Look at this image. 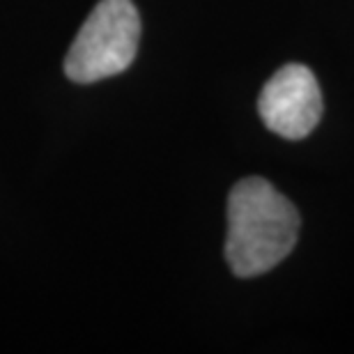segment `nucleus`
<instances>
[{
  "instance_id": "3",
  "label": "nucleus",
  "mask_w": 354,
  "mask_h": 354,
  "mask_svg": "<svg viewBox=\"0 0 354 354\" xmlns=\"http://www.w3.org/2000/svg\"><path fill=\"white\" fill-rule=\"evenodd\" d=\"M258 113L281 138H306L322 118V95L313 72L297 62L281 67L260 92Z\"/></svg>"
},
{
  "instance_id": "1",
  "label": "nucleus",
  "mask_w": 354,
  "mask_h": 354,
  "mask_svg": "<svg viewBox=\"0 0 354 354\" xmlns=\"http://www.w3.org/2000/svg\"><path fill=\"white\" fill-rule=\"evenodd\" d=\"M299 239V212L265 177L239 180L228 198L225 260L239 279L267 274Z\"/></svg>"
},
{
  "instance_id": "2",
  "label": "nucleus",
  "mask_w": 354,
  "mask_h": 354,
  "mask_svg": "<svg viewBox=\"0 0 354 354\" xmlns=\"http://www.w3.org/2000/svg\"><path fill=\"white\" fill-rule=\"evenodd\" d=\"M140 17L131 0H99L65 58L69 81L86 86L129 69L138 53Z\"/></svg>"
}]
</instances>
